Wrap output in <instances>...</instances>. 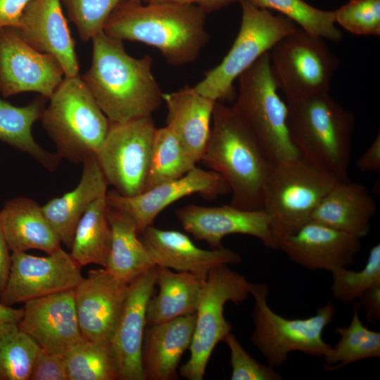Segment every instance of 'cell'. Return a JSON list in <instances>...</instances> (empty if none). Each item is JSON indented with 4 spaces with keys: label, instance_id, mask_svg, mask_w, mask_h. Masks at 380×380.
<instances>
[{
    "label": "cell",
    "instance_id": "8",
    "mask_svg": "<svg viewBox=\"0 0 380 380\" xmlns=\"http://www.w3.org/2000/svg\"><path fill=\"white\" fill-rule=\"evenodd\" d=\"M267 286L251 283L254 298L252 311L254 329L252 343L274 368L282 366L293 351L322 358L331 345L323 339V331L332 322L336 309L331 302L319 307L312 316L305 319H287L274 312L268 305Z\"/></svg>",
    "mask_w": 380,
    "mask_h": 380
},
{
    "label": "cell",
    "instance_id": "28",
    "mask_svg": "<svg viewBox=\"0 0 380 380\" xmlns=\"http://www.w3.org/2000/svg\"><path fill=\"white\" fill-rule=\"evenodd\" d=\"M206 278L190 273L156 267L157 296L148 300L147 324L165 322L179 317L195 314Z\"/></svg>",
    "mask_w": 380,
    "mask_h": 380
},
{
    "label": "cell",
    "instance_id": "32",
    "mask_svg": "<svg viewBox=\"0 0 380 380\" xmlns=\"http://www.w3.org/2000/svg\"><path fill=\"white\" fill-rule=\"evenodd\" d=\"M359 306L354 305L350 324L337 327L339 341L323 356L325 371H334L353 362L380 356V333L367 328L361 321Z\"/></svg>",
    "mask_w": 380,
    "mask_h": 380
},
{
    "label": "cell",
    "instance_id": "38",
    "mask_svg": "<svg viewBox=\"0 0 380 380\" xmlns=\"http://www.w3.org/2000/svg\"><path fill=\"white\" fill-rule=\"evenodd\" d=\"M81 39L91 40L100 32L110 13L123 0H61ZM141 1V0H137Z\"/></svg>",
    "mask_w": 380,
    "mask_h": 380
},
{
    "label": "cell",
    "instance_id": "23",
    "mask_svg": "<svg viewBox=\"0 0 380 380\" xmlns=\"http://www.w3.org/2000/svg\"><path fill=\"white\" fill-rule=\"evenodd\" d=\"M195 323L196 313L160 324H147L141 353L145 380L179 379V363L183 353L190 347Z\"/></svg>",
    "mask_w": 380,
    "mask_h": 380
},
{
    "label": "cell",
    "instance_id": "35",
    "mask_svg": "<svg viewBox=\"0 0 380 380\" xmlns=\"http://www.w3.org/2000/svg\"><path fill=\"white\" fill-rule=\"evenodd\" d=\"M63 356L68 380L118 379L110 345L84 338Z\"/></svg>",
    "mask_w": 380,
    "mask_h": 380
},
{
    "label": "cell",
    "instance_id": "19",
    "mask_svg": "<svg viewBox=\"0 0 380 380\" xmlns=\"http://www.w3.org/2000/svg\"><path fill=\"white\" fill-rule=\"evenodd\" d=\"M24 303L18 326L42 348L63 355L84 339L75 310L74 289Z\"/></svg>",
    "mask_w": 380,
    "mask_h": 380
},
{
    "label": "cell",
    "instance_id": "17",
    "mask_svg": "<svg viewBox=\"0 0 380 380\" xmlns=\"http://www.w3.org/2000/svg\"><path fill=\"white\" fill-rule=\"evenodd\" d=\"M175 215L186 232L195 239L207 243L212 249L222 248V240L230 234L254 236L267 248L277 249L263 210H244L231 205L189 204L177 209Z\"/></svg>",
    "mask_w": 380,
    "mask_h": 380
},
{
    "label": "cell",
    "instance_id": "5",
    "mask_svg": "<svg viewBox=\"0 0 380 380\" xmlns=\"http://www.w3.org/2000/svg\"><path fill=\"white\" fill-rule=\"evenodd\" d=\"M40 120L57 153L75 163L96 154L110 126L80 75L63 78Z\"/></svg>",
    "mask_w": 380,
    "mask_h": 380
},
{
    "label": "cell",
    "instance_id": "20",
    "mask_svg": "<svg viewBox=\"0 0 380 380\" xmlns=\"http://www.w3.org/2000/svg\"><path fill=\"white\" fill-rule=\"evenodd\" d=\"M361 247V239L310 220L281 241L278 250L309 270L331 272L352 265Z\"/></svg>",
    "mask_w": 380,
    "mask_h": 380
},
{
    "label": "cell",
    "instance_id": "2",
    "mask_svg": "<svg viewBox=\"0 0 380 380\" xmlns=\"http://www.w3.org/2000/svg\"><path fill=\"white\" fill-rule=\"evenodd\" d=\"M205 14L195 5L146 4L123 0L107 19L103 32L120 41L158 49L171 65L194 62L207 44Z\"/></svg>",
    "mask_w": 380,
    "mask_h": 380
},
{
    "label": "cell",
    "instance_id": "40",
    "mask_svg": "<svg viewBox=\"0 0 380 380\" xmlns=\"http://www.w3.org/2000/svg\"><path fill=\"white\" fill-rule=\"evenodd\" d=\"M230 351L232 380H281L283 376L275 368L265 365L253 358L230 332L223 341Z\"/></svg>",
    "mask_w": 380,
    "mask_h": 380
},
{
    "label": "cell",
    "instance_id": "24",
    "mask_svg": "<svg viewBox=\"0 0 380 380\" xmlns=\"http://www.w3.org/2000/svg\"><path fill=\"white\" fill-rule=\"evenodd\" d=\"M167 108V127L181 144L190 161L196 165L205 151L215 101L200 94L194 87L163 94Z\"/></svg>",
    "mask_w": 380,
    "mask_h": 380
},
{
    "label": "cell",
    "instance_id": "14",
    "mask_svg": "<svg viewBox=\"0 0 380 380\" xmlns=\"http://www.w3.org/2000/svg\"><path fill=\"white\" fill-rule=\"evenodd\" d=\"M11 267L0 303H19L74 289L83 279L81 266L60 248L47 256L12 252Z\"/></svg>",
    "mask_w": 380,
    "mask_h": 380
},
{
    "label": "cell",
    "instance_id": "42",
    "mask_svg": "<svg viewBox=\"0 0 380 380\" xmlns=\"http://www.w3.org/2000/svg\"><path fill=\"white\" fill-rule=\"evenodd\" d=\"M30 0H0V30L17 27L22 13Z\"/></svg>",
    "mask_w": 380,
    "mask_h": 380
},
{
    "label": "cell",
    "instance_id": "47",
    "mask_svg": "<svg viewBox=\"0 0 380 380\" xmlns=\"http://www.w3.org/2000/svg\"><path fill=\"white\" fill-rule=\"evenodd\" d=\"M23 314V308L15 309L0 303V322L8 321L18 323Z\"/></svg>",
    "mask_w": 380,
    "mask_h": 380
},
{
    "label": "cell",
    "instance_id": "13",
    "mask_svg": "<svg viewBox=\"0 0 380 380\" xmlns=\"http://www.w3.org/2000/svg\"><path fill=\"white\" fill-rule=\"evenodd\" d=\"M230 192L227 182L218 172L195 166L183 177L137 195L126 196L112 190L107 191L106 198L108 206L128 215L135 223L138 234H141L153 225L161 211L182 198L198 194L206 199H213Z\"/></svg>",
    "mask_w": 380,
    "mask_h": 380
},
{
    "label": "cell",
    "instance_id": "44",
    "mask_svg": "<svg viewBox=\"0 0 380 380\" xmlns=\"http://www.w3.org/2000/svg\"><path fill=\"white\" fill-rule=\"evenodd\" d=\"M356 304L363 306L366 316L370 322L380 320V286L371 288L364 292Z\"/></svg>",
    "mask_w": 380,
    "mask_h": 380
},
{
    "label": "cell",
    "instance_id": "36",
    "mask_svg": "<svg viewBox=\"0 0 380 380\" xmlns=\"http://www.w3.org/2000/svg\"><path fill=\"white\" fill-rule=\"evenodd\" d=\"M247 1L258 8L280 12L301 29L324 39L338 42L342 38L336 26L334 11L318 9L303 0Z\"/></svg>",
    "mask_w": 380,
    "mask_h": 380
},
{
    "label": "cell",
    "instance_id": "39",
    "mask_svg": "<svg viewBox=\"0 0 380 380\" xmlns=\"http://www.w3.org/2000/svg\"><path fill=\"white\" fill-rule=\"evenodd\" d=\"M334 15L336 23L353 34L380 36V0H350Z\"/></svg>",
    "mask_w": 380,
    "mask_h": 380
},
{
    "label": "cell",
    "instance_id": "31",
    "mask_svg": "<svg viewBox=\"0 0 380 380\" xmlns=\"http://www.w3.org/2000/svg\"><path fill=\"white\" fill-rule=\"evenodd\" d=\"M106 195L95 200L80 219L70 254L81 267L96 264L105 268L111 245Z\"/></svg>",
    "mask_w": 380,
    "mask_h": 380
},
{
    "label": "cell",
    "instance_id": "15",
    "mask_svg": "<svg viewBox=\"0 0 380 380\" xmlns=\"http://www.w3.org/2000/svg\"><path fill=\"white\" fill-rule=\"evenodd\" d=\"M65 77L51 55L32 48L16 27L0 30V93L8 97L34 91L49 99Z\"/></svg>",
    "mask_w": 380,
    "mask_h": 380
},
{
    "label": "cell",
    "instance_id": "3",
    "mask_svg": "<svg viewBox=\"0 0 380 380\" xmlns=\"http://www.w3.org/2000/svg\"><path fill=\"white\" fill-rule=\"evenodd\" d=\"M212 121L200 162L226 180L232 194L229 205L262 210L265 187L273 165L232 106L216 101Z\"/></svg>",
    "mask_w": 380,
    "mask_h": 380
},
{
    "label": "cell",
    "instance_id": "10",
    "mask_svg": "<svg viewBox=\"0 0 380 380\" xmlns=\"http://www.w3.org/2000/svg\"><path fill=\"white\" fill-rule=\"evenodd\" d=\"M269 53L273 77L286 102L329 93L338 61L323 38L297 27Z\"/></svg>",
    "mask_w": 380,
    "mask_h": 380
},
{
    "label": "cell",
    "instance_id": "1",
    "mask_svg": "<svg viewBox=\"0 0 380 380\" xmlns=\"http://www.w3.org/2000/svg\"><path fill=\"white\" fill-rule=\"evenodd\" d=\"M91 40V65L81 78L109 121L122 123L151 116L163 101L151 57L131 56L122 41L103 31Z\"/></svg>",
    "mask_w": 380,
    "mask_h": 380
},
{
    "label": "cell",
    "instance_id": "46",
    "mask_svg": "<svg viewBox=\"0 0 380 380\" xmlns=\"http://www.w3.org/2000/svg\"><path fill=\"white\" fill-rule=\"evenodd\" d=\"M0 220V297L6 286L11 267V254Z\"/></svg>",
    "mask_w": 380,
    "mask_h": 380
},
{
    "label": "cell",
    "instance_id": "6",
    "mask_svg": "<svg viewBox=\"0 0 380 380\" xmlns=\"http://www.w3.org/2000/svg\"><path fill=\"white\" fill-rule=\"evenodd\" d=\"M338 179L300 158L273 165L265 187L262 210L277 250L281 241L311 220L313 211Z\"/></svg>",
    "mask_w": 380,
    "mask_h": 380
},
{
    "label": "cell",
    "instance_id": "9",
    "mask_svg": "<svg viewBox=\"0 0 380 380\" xmlns=\"http://www.w3.org/2000/svg\"><path fill=\"white\" fill-rule=\"evenodd\" d=\"M239 1L241 22L233 45L221 63L205 72L203 79L194 87L196 91L215 101L229 98L234 80L278 41L298 27L283 15H274L247 0Z\"/></svg>",
    "mask_w": 380,
    "mask_h": 380
},
{
    "label": "cell",
    "instance_id": "30",
    "mask_svg": "<svg viewBox=\"0 0 380 380\" xmlns=\"http://www.w3.org/2000/svg\"><path fill=\"white\" fill-rule=\"evenodd\" d=\"M46 98L40 96L28 105L15 106L0 98V141L24 152L49 171L55 170L61 160L34 140L32 134L33 124L40 120L46 108Z\"/></svg>",
    "mask_w": 380,
    "mask_h": 380
},
{
    "label": "cell",
    "instance_id": "16",
    "mask_svg": "<svg viewBox=\"0 0 380 380\" xmlns=\"http://www.w3.org/2000/svg\"><path fill=\"white\" fill-rule=\"evenodd\" d=\"M129 284L105 268L91 270L74 288V301L82 337L110 345Z\"/></svg>",
    "mask_w": 380,
    "mask_h": 380
},
{
    "label": "cell",
    "instance_id": "37",
    "mask_svg": "<svg viewBox=\"0 0 380 380\" xmlns=\"http://www.w3.org/2000/svg\"><path fill=\"white\" fill-rule=\"evenodd\" d=\"M331 273L334 298L344 304L354 301L367 290L380 286V244L370 249L367 263L361 270L341 267Z\"/></svg>",
    "mask_w": 380,
    "mask_h": 380
},
{
    "label": "cell",
    "instance_id": "29",
    "mask_svg": "<svg viewBox=\"0 0 380 380\" xmlns=\"http://www.w3.org/2000/svg\"><path fill=\"white\" fill-rule=\"evenodd\" d=\"M108 217L111 228V245L105 269L130 284L156 266L148 250L138 238L134 221L125 213L108 206Z\"/></svg>",
    "mask_w": 380,
    "mask_h": 380
},
{
    "label": "cell",
    "instance_id": "25",
    "mask_svg": "<svg viewBox=\"0 0 380 380\" xmlns=\"http://www.w3.org/2000/svg\"><path fill=\"white\" fill-rule=\"evenodd\" d=\"M376 213L367 187L338 179L313 211L311 220L361 239L369 234Z\"/></svg>",
    "mask_w": 380,
    "mask_h": 380
},
{
    "label": "cell",
    "instance_id": "18",
    "mask_svg": "<svg viewBox=\"0 0 380 380\" xmlns=\"http://www.w3.org/2000/svg\"><path fill=\"white\" fill-rule=\"evenodd\" d=\"M156 286V267L129 284L128 293L110 341L118 379L145 380L141 353L146 308Z\"/></svg>",
    "mask_w": 380,
    "mask_h": 380
},
{
    "label": "cell",
    "instance_id": "22",
    "mask_svg": "<svg viewBox=\"0 0 380 380\" xmlns=\"http://www.w3.org/2000/svg\"><path fill=\"white\" fill-rule=\"evenodd\" d=\"M141 234V240L156 266L176 272H190L206 278L212 269L221 265L237 264L241 260L239 253L224 247L202 249L178 231L164 230L151 225Z\"/></svg>",
    "mask_w": 380,
    "mask_h": 380
},
{
    "label": "cell",
    "instance_id": "7",
    "mask_svg": "<svg viewBox=\"0 0 380 380\" xmlns=\"http://www.w3.org/2000/svg\"><path fill=\"white\" fill-rule=\"evenodd\" d=\"M237 99L232 106L273 165L299 158L291 141L288 105L279 96L270 53L262 55L239 77Z\"/></svg>",
    "mask_w": 380,
    "mask_h": 380
},
{
    "label": "cell",
    "instance_id": "45",
    "mask_svg": "<svg viewBox=\"0 0 380 380\" xmlns=\"http://www.w3.org/2000/svg\"><path fill=\"white\" fill-rule=\"evenodd\" d=\"M146 4H173L180 5H195L206 13L219 10L239 0H141Z\"/></svg>",
    "mask_w": 380,
    "mask_h": 380
},
{
    "label": "cell",
    "instance_id": "11",
    "mask_svg": "<svg viewBox=\"0 0 380 380\" xmlns=\"http://www.w3.org/2000/svg\"><path fill=\"white\" fill-rule=\"evenodd\" d=\"M250 295V282L228 265H219L210 271L196 312L190 357L179 368L182 377L188 380L203 379L216 345L232 330L224 316L225 304L232 302L240 305Z\"/></svg>",
    "mask_w": 380,
    "mask_h": 380
},
{
    "label": "cell",
    "instance_id": "34",
    "mask_svg": "<svg viewBox=\"0 0 380 380\" xmlns=\"http://www.w3.org/2000/svg\"><path fill=\"white\" fill-rule=\"evenodd\" d=\"M195 166L167 126L156 128L145 191L161 183L179 179Z\"/></svg>",
    "mask_w": 380,
    "mask_h": 380
},
{
    "label": "cell",
    "instance_id": "27",
    "mask_svg": "<svg viewBox=\"0 0 380 380\" xmlns=\"http://www.w3.org/2000/svg\"><path fill=\"white\" fill-rule=\"evenodd\" d=\"M0 220L8 247L12 252L37 249L51 254L61 247V239L45 217L42 206L25 197L7 201Z\"/></svg>",
    "mask_w": 380,
    "mask_h": 380
},
{
    "label": "cell",
    "instance_id": "43",
    "mask_svg": "<svg viewBox=\"0 0 380 380\" xmlns=\"http://www.w3.org/2000/svg\"><path fill=\"white\" fill-rule=\"evenodd\" d=\"M357 168L363 172L380 173V132L356 160Z\"/></svg>",
    "mask_w": 380,
    "mask_h": 380
},
{
    "label": "cell",
    "instance_id": "26",
    "mask_svg": "<svg viewBox=\"0 0 380 380\" xmlns=\"http://www.w3.org/2000/svg\"><path fill=\"white\" fill-rule=\"evenodd\" d=\"M82 163V174L77 186L42 206L45 217L61 241L69 249L82 215L95 200L106 195L108 191V183L96 155L89 156Z\"/></svg>",
    "mask_w": 380,
    "mask_h": 380
},
{
    "label": "cell",
    "instance_id": "12",
    "mask_svg": "<svg viewBox=\"0 0 380 380\" xmlns=\"http://www.w3.org/2000/svg\"><path fill=\"white\" fill-rule=\"evenodd\" d=\"M156 129L151 116L110 122L96 156L108 184L120 194L132 196L145 191Z\"/></svg>",
    "mask_w": 380,
    "mask_h": 380
},
{
    "label": "cell",
    "instance_id": "33",
    "mask_svg": "<svg viewBox=\"0 0 380 380\" xmlns=\"http://www.w3.org/2000/svg\"><path fill=\"white\" fill-rule=\"evenodd\" d=\"M39 345L14 322H0V380H30Z\"/></svg>",
    "mask_w": 380,
    "mask_h": 380
},
{
    "label": "cell",
    "instance_id": "21",
    "mask_svg": "<svg viewBox=\"0 0 380 380\" xmlns=\"http://www.w3.org/2000/svg\"><path fill=\"white\" fill-rule=\"evenodd\" d=\"M16 28L32 48L53 56L62 66L65 77L79 75L75 42L61 0H30Z\"/></svg>",
    "mask_w": 380,
    "mask_h": 380
},
{
    "label": "cell",
    "instance_id": "4",
    "mask_svg": "<svg viewBox=\"0 0 380 380\" xmlns=\"http://www.w3.org/2000/svg\"><path fill=\"white\" fill-rule=\"evenodd\" d=\"M286 103L289 132L298 157L341 180L349 179L353 113L329 93Z\"/></svg>",
    "mask_w": 380,
    "mask_h": 380
},
{
    "label": "cell",
    "instance_id": "41",
    "mask_svg": "<svg viewBox=\"0 0 380 380\" xmlns=\"http://www.w3.org/2000/svg\"><path fill=\"white\" fill-rule=\"evenodd\" d=\"M30 380H68L63 356L40 348Z\"/></svg>",
    "mask_w": 380,
    "mask_h": 380
}]
</instances>
